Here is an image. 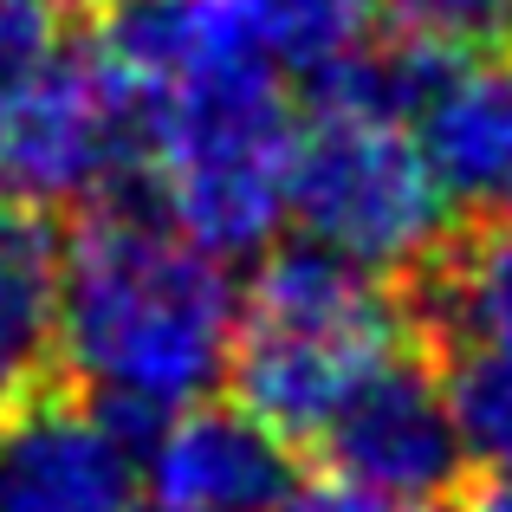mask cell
Returning a JSON list of instances; mask_svg holds the SVG:
<instances>
[{
	"label": "cell",
	"mask_w": 512,
	"mask_h": 512,
	"mask_svg": "<svg viewBox=\"0 0 512 512\" xmlns=\"http://www.w3.org/2000/svg\"><path fill=\"white\" fill-rule=\"evenodd\" d=\"M376 20L441 59L512 52V0H376Z\"/></svg>",
	"instance_id": "15"
},
{
	"label": "cell",
	"mask_w": 512,
	"mask_h": 512,
	"mask_svg": "<svg viewBox=\"0 0 512 512\" xmlns=\"http://www.w3.org/2000/svg\"><path fill=\"white\" fill-rule=\"evenodd\" d=\"M273 512H428V506H396V500H383V493L357 487L344 474H312V480L299 474Z\"/></svg>",
	"instance_id": "17"
},
{
	"label": "cell",
	"mask_w": 512,
	"mask_h": 512,
	"mask_svg": "<svg viewBox=\"0 0 512 512\" xmlns=\"http://www.w3.org/2000/svg\"><path fill=\"white\" fill-rule=\"evenodd\" d=\"M7 214H13V201H7V195H0V221H7Z\"/></svg>",
	"instance_id": "20"
},
{
	"label": "cell",
	"mask_w": 512,
	"mask_h": 512,
	"mask_svg": "<svg viewBox=\"0 0 512 512\" xmlns=\"http://www.w3.org/2000/svg\"><path fill=\"white\" fill-rule=\"evenodd\" d=\"M234 312L227 260L188 247L156 208L117 188L91 201L59 247L52 363L72 376L78 402L130 441H150L227 376Z\"/></svg>",
	"instance_id": "1"
},
{
	"label": "cell",
	"mask_w": 512,
	"mask_h": 512,
	"mask_svg": "<svg viewBox=\"0 0 512 512\" xmlns=\"http://www.w3.org/2000/svg\"><path fill=\"white\" fill-rule=\"evenodd\" d=\"M441 396L467 461H512V350L448 344L441 350Z\"/></svg>",
	"instance_id": "13"
},
{
	"label": "cell",
	"mask_w": 512,
	"mask_h": 512,
	"mask_svg": "<svg viewBox=\"0 0 512 512\" xmlns=\"http://www.w3.org/2000/svg\"><path fill=\"white\" fill-rule=\"evenodd\" d=\"M318 441L331 454V474L357 480L396 506H435L467 474V448L454 435L441 376L415 350H396L389 363H376Z\"/></svg>",
	"instance_id": "6"
},
{
	"label": "cell",
	"mask_w": 512,
	"mask_h": 512,
	"mask_svg": "<svg viewBox=\"0 0 512 512\" xmlns=\"http://www.w3.org/2000/svg\"><path fill=\"white\" fill-rule=\"evenodd\" d=\"M409 331V305L389 292V279L312 240L266 247L234 312L227 383L240 409L286 441H318L350 389L409 350Z\"/></svg>",
	"instance_id": "2"
},
{
	"label": "cell",
	"mask_w": 512,
	"mask_h": 512,
	"mask_svg": "<svg viewBox=\"0 0 512 512\" xmlns=\"http://www.w3.org/2000/svg\"><path fill=\"white\" fill-rule=\"evenodd\" d=\"M156 500L188 512H273L299 480L292 441L240 402H188L143 441Z\"/></svg>",
	"instance_id": "9"
},
{
	"label": "cell",
	"mask_w": 512,
	"mask_h": 512,
	"mask_svg": "<svg viewBox=\"0 0 512 512\" xmlns=\"http://www.w3.org/2000/svg\"><path fill=\"white\" fill-rule=\"evenodd\" d=\"M137 163V104L91 46H72L0 104V195L20 208H91Z\"/></svg>",
	"instance_id": "5"
},
{
	"label": "cell",
	"mask_w": 512,
	"mask_h": 512,
	"mask_svg": "<svg viewBox=\"0 0 512 512\" xmlns=\"http://www.w3.org/2000/svg\"><path fill=\"white\" fill-rule=\"evenodd\" d=\"M78 0H0V104L72 52Z\"/></svg>",
	"instance_id": "16"
},
{
	"label": "cell",
	"mask_w": 512,
	"mask_h": 512,
	"mask_svg": "<svg viewBox=\"0 0 512 512\" xmlns=\"http://www.w3.org/2000/svg\"><path fill=\"white\" fill-rule=\"evenodd\" d=\"M260 26L279 72L318 78L376 39V0H260Z\"/></svg>",
	"instance_id": "14"
},
{
	"label": "cell",
	"mask_w": 512,
	"mask_h": 512,
	"mask_svg": "<svg viewBox=\"0 0 512 512\" xmlns=\"http://www.w3.org/2000/svg\"><path fill=\"white\" fill-rule=\"evenodd\" d=\"M137 441L78 396H20L0 415V512H130Z\"/></svg>",
	"instance_id": "7"
},
{
	"label": "cell",
	"mask_w": 512,
	"mask_h": 512,
	"mask_svg": "<svg viewBox=\"0 0 512 512\" xmlns=\"http://www.w3.org/2000/svg\"><path fill=\"white\" fill-rule=\"evenodd\" d=\"M85 46L111 65L130 104H150L214 72L273 65L260 0H91Z\"/></svg>",
	"instance_id": "8"
},
{
	"label": "cell",
	"mask_w": 512,
	"mask_h": 512,
	"mask_svg": "<svg viewBox=\"0 0 512 512\" xmlns=\"http://www.w3.org/2000/svg\"><path fill=\"white\" fill-rule=\"evenodd\" d=\"M52 318H59V240L46 221L13 208L0 221V415L46 376Z\"/></svg>",
	"instance_id": "12"
},
{
	"label": "cell",
	"mask_w": 512,
	"mask_h": 512,
	"mask_svg": "<svg viewBox=\"0 0 512 512\" xmlns=\"http://www.w3.org/2000/svg\"><path fill=\"white\" fill-rule=\"evenodd\" d=\"M409 325L435 350L448 344L512 350V214H487V227L454 234L415 273Z\"/></svg>",
	"instance_id": "11"
},
{
	"label": "cell",
	"mask_w": 512,
	"mask_h": 512,
	"mask_svg": "<svg viewBox=\"0 0 512 512\" xmlns=\"http://www.w3.org/2000/svg\"><path fill=\"white\" fill-rule=\"evenodd\" d=\"M286 221H299L312 247L376 279H415L454 240V201L441 195L409 124L312 111L292 150Z\"/></svg>",
	"instance_id": "4"
},
{
	"label": "cell",
	"mask_w": 512,
	"mask_h": 512,
	"mask_svg": "<svg viewBox=\"0 0 512 512\" xmlns=\"http://www.w3.org/2000/svg\"><path fill=\"white\" fill-rule=\"evenodd\" d=\"M461 512H512V461H480V474L461 493Z\"/></svg>",
	"instance_id": "18"
},
{
	"label": "cell",
	"mask_w": 512,
	"mask_h": 512,
	"mask_svg": "<svg viewBox=\"0 0 512 512\" xmlns=\"http://www.w3.org/2000/svg\"><path fill=\"white\" fill-rule=\"evenodd\" d=\"M506 214H512V208H506Z\"/></svg>",
	"instance_id": "21"
},
{
	"label": "cell",
	"mask_w": 512,
	"mask_h": 512,
	"mask_svg": "<svg viewBox=\"0 0 512 512\" xmlns=\"http://www.w3.org/2000/svg\"><path fill=\"white\" fill-rule=\"evenodd\" d=\"M454 214L512 208V52L448 59L409 117Z\"/></svg>",
	"instance_id": "10"
},
{
	"label": "cell",
	"mask_w": 512,
	"mask_h": 512,
	"mask_svg": "<svg viewBox=\"0 0 512 512\" xmlns=\"http://www.w3.org/2000/svg\"><path fill=\"white\" fill-rule=\"evenodd\" d=\"M299 117L279 65L195 78L137 104V169L150 208L214 260H260L286 227Z\"/></svg>",
	"instance_id": "3"
},
{
	"label": "cell",
	"mask_w": 512,
	"mask_h": 512,
	"mask_svg": "<svg viewBox=\"0 0 512 512\" xmlns=\"http://www.w3.org/2000/svg\"><path fill=\"white\" fill-rule=\"evenodd\" d=\"M130 512H188V506H169V500H150V506H130Z\"/></svg>",
	"instance_id": "19"
}]
</instances>
